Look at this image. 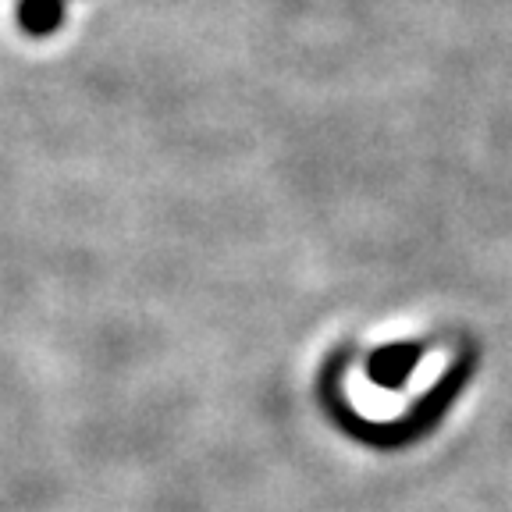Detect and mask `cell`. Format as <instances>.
<instances>
[{
    "mask_svg": "<svg viewBox=\"0 0 512 512\" xmlns=\"http://www.w3.org/2000/svg\"><path fill=\"white\" fill-rule=\"evenodd\" d=\"M64 18V0H18V25L25 36H50Z\"/></svg>",
    "mask_w": 512,
    "mask_h": 512,
    "instance_id": "1",
    "label": "cell"
}]
</instances>
